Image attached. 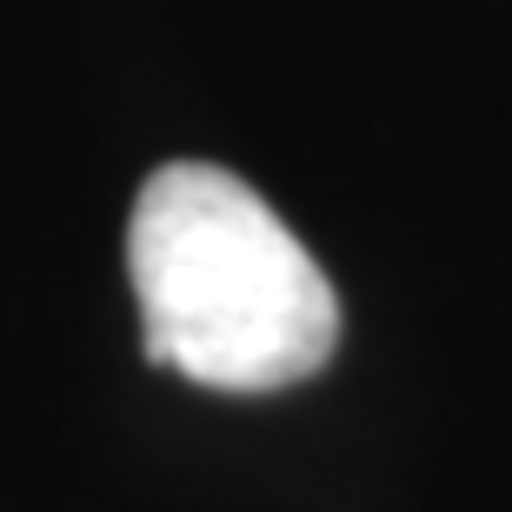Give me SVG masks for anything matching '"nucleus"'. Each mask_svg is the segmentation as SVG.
Segmentation results:
<instances>
[{
  "label": "nucleus",
  "instance_id": "f257e3e1",
  "mask_svg": "<svg viewBox=\"0 0 512 512\" xmlns=\"http://www.w3.org/2000/svg\"><path fill=\"white\" fill-rule=\"evenodd\" d=\"M127 280L153 366L213 393H280L340 346V300L300 233L240 173L167 160L127 220Z\"/></svg>",
  "mask_w": 512,
  "mask_h": 512
}]
</instances>
